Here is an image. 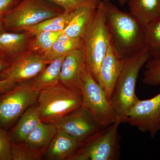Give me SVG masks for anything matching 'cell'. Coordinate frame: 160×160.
I'll return each mask as SVG.
<instances>
[{
	"mask_svg": "<svg viewBox=\"0 0 160 160\" xmlns=\"http://www.w3.org/2000/svg\"><path fill=\"white\" fill-rule=\"evenodd\" d=\"M9 62L0 54V72L5 70L9 66Z\"/></svg>",
	"mask_w": 160,
	"mask_h": 160,
	"instance_id": "obj_31",
	"label": "cell"
},
{
	"mask_svg": "<svg viewBox=\"0 0 160 160\" xmlns=\"http://www.w3.org/2000/svg\"><path fill=\"white\" fill-rule=\"evenodd\" d=\"M18 119L17 124L9 132L12 142H24L28 136L41 122L39 107L38 104L26 109Z\"/></svg>",
	"mask_w": 160,
	"mask_h": 160,
	"instance_id": "obj_17",
	"label": "cell"
},
{
	"mask_svg": "<svg viewBox=\"0 0 160 160\" xmlns=\"http://www.w3.org/2000/svg\"><path fill=\"white\" fill-rule=\"evenodd\" d=\"M106 1H109V0H106ZM121 6H124V5L127 3L128 0H117Z\"/></svg>",
	"mask_w": 160,
	"mask_h": 160,
	"instance_id": "obj_33",
	"label": "cell"
},
{
	"mask_svg": "<svg viewBox=\"0 0 160 160\" xmlns=\"http://www.w3.org/2000/svg\"><path fill=\"white\" fill-rule=\"evenodd\" d=\"M5 31L6 30L4 28V23H3L2 20L0 19V33Z\"/></svg>",
	"mask_w": 160,
	"mask_h": 160,
	"instance_id": "obj_32",
	"label": "cell"
},
{
	"mask_svg": "<svg viewBox=\"0 0 160 160\" xmlns=\"http://www.w3.org/2000/svg\"><path fill=\"white\" fill-rule=\"evenodd\" d=\"M118 120L89 138L68 160H115L119 158Z\"/></svg>",
	"mask_w": 160,
	"mask_h": 160,
	"instance_id": "obj_6",
	"label": "cell"
},
{
	"mask_svg": "<svg viewBox=\"0 0 160 160\" xmlns=\"http://www.w3.org/2000/svg\"><path fill=\"white\" fill-rule=\"evenodd\" d=\"M86 66L85 55L82 49L70 51L62 64L60 82L68 87L80 89L83 71Z\"/></svg>",
	"mask_w": 160,
	"mask_h": 160,
	"instance_id": "obj_13",
	"label": "cell"
},
{
	"mask_svg": "<svg viewBox=\"0 0 160 160\" xmlns=\"http://www.w3.org/2000/svg\"><path fill=\"white\" fill-rule=\"evenodd\" d=\"M126 123L154 138L160 130V92L149 99H139L127 113Z\"/></svg>",
	"mask_w": 160,
	"mask_h": 160,
	"instance_id": "obj_9",
	"label": "cell"
},
{
	"mask_svg": "<svg viewBox=\"0 0 160 160\" xmlns=\"http://www.w3.org/2000/svg\"><path fill=\"white\" fill-rule=\"evenodd\" d=\"M112 43L124 59L147 47L146 27L131 12L121 11L109 1L102 0Z\"/></svg>",
	"mask_w": 160,
	"mask_h": 160,
	"instance_id": "obj_1",
	"label": "cell"
},
{
	"mask_svg": "<svg viewBox=\"0 0 160 160\" xmlns=\"http://www.w3.org/2000/svg\"><path fill=\"white\" fill-rule=\"evenodd\" d=\"M82 39L70 37L65 33L58 38L49 50L43 54L44 59L49 64L53 60L66 55L72 50L82 48Z\"/></svg>",
	"mask_w": 160,
	"mask_h": 160,
	"instance_id": "obj_22",
	"label": "cell"
},
{
	"mask_svg": "<svg viewBox=\"0 0 160 160\" xmlns=\"http://www.w3.org/2000/svg\"><path fill=\"white\" fill-rule=\"evenodd\" d=\"M21 0H0V19L2 20Z\"/></svg>",
	"mask_w": 160,
	"mask_h": 160,
	"instance_id": "obj_29",
	"label": "cell"
},
{
	"mask_svg": "<svg viewBox=\"0 0 160 160\" xmlns=\"http://www.w3.org/2000/svg\"><path fill=\"white\" fill-rule=\"evenodd\" d=\"M145 67L142 82L149 86L160 85V59L150 58Z\"/></svg>",
	"mask_w": 160,
	"mask_h": 160,
	"instance_id": "obj_26",
	"label": "cell"
},
{
	"mask_svg": "<svg viewBox=\"0 0 160 160\" xmlns=\"http://www.w3.org/2000/svg\"><path fill=\"white\" fill-rule=\"evenodd\" d=\"M77 9L71 12L64 11L61 14L45 20L37 25L28 27L24 31L29 32L33 36L42 32H64L75 15Z\"/></svg>",
	"mask_w": 160,
	"mask_h": 160,
	"instance_id": "obj_21",
	"label": "cell"
},
{
	"mask_svg": "<svg viewBox=\"0 0 160 160\" xmlns=\"http://www.w3.org/2000/svg\"><path fill=\"white\" fill-rule=\"evenodd\" d=\"M57 131L55 124L41 122L24 142L32 148L46 151Z\"/></svg>",
	"mask_w": 160,
	"mask_h": 160,
	"instance_id": "obj_19",
	"label": "cell"
},
{
	"mask_svg": "<svg viewBox=\"0 0 160 160\" xmlns=\"http://www.w3.org/2000/svg\"><path fill=\"white\" fill-rule=\"evenodd\" d=\"M80 89L82 106L101 126L107 127L117 120V116L106 92L86 66L83 70Z\"/></svg>",
	"mask_w": 160,
	"mask_h": 160,
	"instance_id": "obj_7",
	"label": "cell"
},
{
	"mask_svg": "<svg viewBox=\"0 0 160 160\" xmlns=\"http://www.w3.org/2000/svg\"><path fill=\"white\" fill-rule=\"evenodd\" d=\"M64 11L47 0H21L2 21L6 31L19 32Z\"/></svg>",
	"mask_w": 160,
	"mask_h": 160,
	"instance_id": "obj_5",
	"label": "cell"
},
{
	"mask_svg": "<svg viewBox=\"0 0 160 160\" xmlns=\"http://www.w3.org/2000/svg\"><path fill=\"white\" fill-rule=\"evenodd\" d=\"M129 12L144 25L160 14V0H128Z\"/></svg>",
	"mask_w": 160,
	"mask_h": 160,
	"instance_id": "obj_20",
	"label": "cell"
},
{
	"mask_svg": "<svg viewBox=\"0 0 160 160\" xmlns=\"http://www.w3.org/2000/svg\"><path fill=\"white\" fill-rule=\"evenodd\" d=\"M11 145L9 133L0 126V160H11Z\"/></svg>",
	"mask_w": 160,
	"mask_h": 160,
	"instance_id": "obj_27",
	"label": "cell"
},
{
	"mask_svg": "<svg viewBox=\"0 0 160 160\" xmlns=\"http://www.w3.org/2000/svg\"><path fill=\"white\" fill-rule=\"evenodd\" d=\"M66 55L52 61L35 77L30 80L29 82L32 88L36 91L40 92L60 82L61 67Z\"/></svg>",
	"mask_w": 160,
	"mask_h": 160,
	"instance_id": "obj_18",
	"label": "cell"
},
{
	"mask_svg": "<svg viewBox=\"0 0 160 160\" xmlns=\"http://www.w3.org/2000/svg\"><path fill=\"white\" fill-rule=\"evenodd\" d=\"M65 11H73L96 0H47Z\"/></svg>",
	"mask_w": 160,
	"mask_h": 160,
	"instance_id": "obj_28",
	"label": "cell"
},
{
	"mask_svg": "<svg viewBox=\"0 0 160 160\" xmlns=\"http://www.w3.org/2000/svg\"><path fill=\"white\" fill-rule=\"evenodd\" d=\"M124 62V59L114 49L111 39L108 52L100 66L97 81L110 102Z\"/></svg>",
	"mask_w": 160,
	"mask_h": 160,
	"instance_id": "obj_12",
	"label": "cell"
},
{
	"mask_svg": "<svg viewBox=\"0 0 160 160\" xmlns=\"http://www.w3.org/2000/svg\"><path fill=\"white\" fill-rule=\"evenodd\" d=\"M33 37L27 31L3 32L0 33V54L10 62L30 50V42Z\"/></svg>",
	"mask_w": 160,
	"mask_h": 160,
	"instance_id": "obj_14",
	"label": "cell"
},
{
	"mask_svg": "<svg viewBox=\"0 0 160 160\" xmlns=\"http://www.w3.org/2000/svg\"><path fill=\"white\" fill-rule=\"evenodd\" d=\"M46 151L35 149L25 142H12L11 160H40L42 158Z\"/></svg>",
	"mask_w": 160,
	"mask_h": 160,
	"instance_id": "obj_25",
	"label": "cell"
},
{
	"mask_svg": "<svg viewBox=\"0 0 160 160\" xmlns=\"http://www.w3.org/2000/svg\"><path fill=\"white\" fill-rule=\"evenodd\" d=\"M48 65L43 54L29 50L11 61L0 72V80L9 78L17 84L30 81Z\"/></svg>",
	"mask_w": 160,
	"mask_h": 160,
	"instance_id": "obj_10",
	"label": "cell"
},
{
	"mask_svg": "<svg viewBox=\"0 0 160 160\" xmlns=\"http://www.w3.org/2000/svg\"><path fill=\"white\" fill-rule=\"evenodd\" d=\"M63 33V31H45L38 33L32 39L30 50L44 54Z\"/></svg>",
	"mask_w": 160,
	"mask_h": 160,
	"instance_id": "obj_24",
	"label": "cell"
},
{
	"mask_svg": "<svg viewBox=\"0 0 160 160\" xmlns=\"http://www.w3.org/2000/svg\"><path fill=\"white\" fill-rule=\"evenodd\" d=\"M17 84L14 81L10 79L0 80V95L6 93L13 89Z\"/></svg>",
	"mask_w": 160,
	"mask_h": 160,
	"instance_id": "obj_30",
	"label": "cell"
},
{
	"mask_svg": "<svg viewBox=\"0 0 160 160\" xmlns=\"http://www.w3.org/2000/svg\"><path fill=\"white\" fill-rule=\"evenodd\" d=\"M82 144L65 132L58 130L44 156L47 160H68Z\"/></svg>",
	"mask_w": 160,
	"mask_h": 160,
	"instance_id": "obj_15",
	"label": "cell"
},
{
	"mask_svg": "<svg viewBox=\"0 0 160 160\" xmlns=\"http://www.w3.org/2000/svg\"><path fill=\"white\" fill-rule=\"evenodd\" d=\"M55 124L58 130L65 132L82 144L105 128L98 124L82 106Z\"/></svg>",
	"mask_w": 160,
	"mask_h": 160,
	"instance_id": "obj_11",
	"label": "cell"
},
{
	"mask_svg": "<svg viewBox=\"0 0 160 160\" xmlns=\"http://www.w3.org/2000/svg\"><path fill=\"white\" fill-rule=\"evenodd\" d=\"M100 1L96 0L77 9L64 33L70 37L82 39L94 18Z\"/></svg>",
	"mask_w": 160,
	"mask_h": 160,
	"instance_id": "obj_16",
	"label": "cell"
},
{
	"mask_svg": "<svg viewBox=\"0 0 160 160\" xmlns=\"http://www.w3.org/2000/svg\"><path fill=\"white\" fill-rule=\"evenodd\" d=\"M111 42L102 0L98 5L94 18L82 38L81 49L85 55L86 64L97 82L100 67Z\"/></svg>",
	"mask_w": 160,
	"mask_h": 160,
	"instance_id": "obj_4",
	"label": "cell"
},
{
	"mask_svg": "<svg viewBox=\"0 0 160 160\" xmlns=\"http://www.w3.org/2000/svg\"><path fill=\"white\" fill-rule=\"evenodd\" d=\"M39 92L32 88L29 81L0 95V126L7 128L15 122L26 109L36 104Z\"/></svg>",
	"mask_w": 160,
	"mask_h": 160,
	"instance_id": "obj_8",
	"label": "cell"
},
{
	"mask_svg": "<svg viewBox=\"0 0 160 160\" xmlns=\"http://www.w3.org/2000/svg\"><path fill=\"white\" fill-rule=\"evenodd\" d=\"M81 89L59 82L40 92L37 100L41 122L56 124L82 106Z\"/></svg>",
	"mask_w": 160,
	"mask_h": 160,
	"instance_id": "obj_3",
	"label": "cell"
},
{
	"mask_svg": "<svg viewBox=\"0 0 160 160\" xmlns=\"http://www.w3.org/2000/svg\"><path fill=\"white\" fill-rule=\"evenodd\" d=\"M150 58L147 47L124 59L110 100L121 124L126 123L127 113L139 99L135 92L137 82L141 69Z\"/></svg>",
	"mask_w": 160,
	"mask_h": 160,
	"instance_id": "obj_2",
	"label": "cell"
},
{
	"mask_svg": "<svg viewBox=\"0 0 160 160\" xmlns=\"http://www.w3.org/2000/svg\"><path fill=\"white\" fill-rule=\"evenodd\" d=\"M145 26L148 38L147 48L150 57L160 59V14Z\"/></svg>",
	"mask_w": 160,
	"mask_h": 160,
	"instance_id": "obj_23",
	"label": "cell"
}]
</instances>
